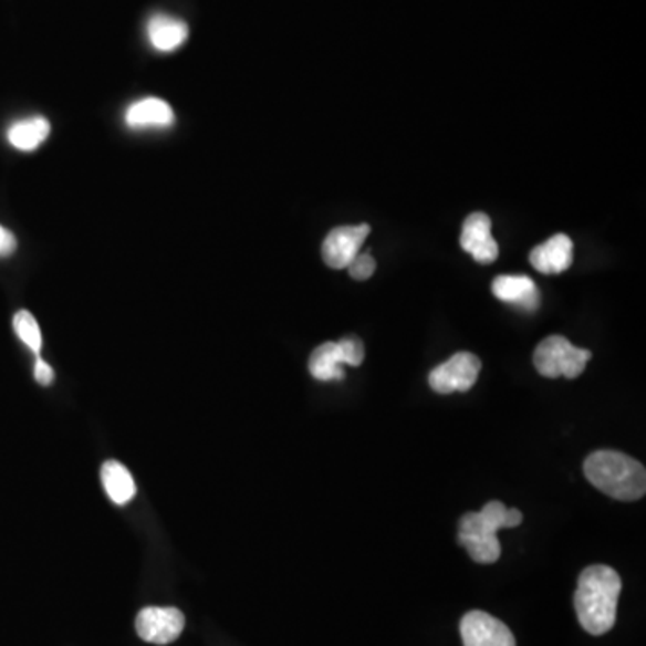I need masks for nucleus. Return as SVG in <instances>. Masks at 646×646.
Wrapping results in <instances>:
<instances>
[{"mask_svg": "<svg viewBox=\"0 0 646 646\" xmlns=\"http://www.w3.org/2000/svg\"><path fill=\"white\" fill-rule=\"evenodd\" d=\"M622 579L608 565H590L582 571L575 593V611L585 633L604 636L616 623Z\"/></svg>", "mask_w": 646, "mask_h": 646, "instance_id": "f257e3e1", "label": "nucleus"}, {"mask_svg": "<svg viewBox=\"0 0 646 646\" xmlns=\"http://www.w3.org/2000/svg\"><path fill=\"white\" fill-rule=\"evenodd\" d=\"M523 523V513L507 509L501 501H489L481 512L466 513L458 527V542L478 564H494L501 556L498 532Z\"/></svg>", "mask_w": 646, "mask_h": 646, "instance_id": "f03ea898", "label": "nucleus"}, {"mask_svg": "<svg viewBox=\"0 0 646 646\" xmlns=\"http://www.w3.org/2000/svg\"><path fill=\"white\" fill-rule=\"evenodd\" d=\"M591 485L618 501H636L646 492L645 467L618 451H596L584 461Z\"/></svg>", "mask_w": 646, "mask_h": 646, "instance_id": "7ed1b4c3", "label": "nucleus"}, {"mask_svg": "<svg viewBox=\"0 0 646 646\" xmlns=\"http://www.w3.org/2000/svg\"><path fill=\"white\" fill-rule=\"evenodd\" d=\"M591 357V351L571 345L570 340L564 336H550L542 340L533 352V365L541 376L550 379L561 376L576 379L584 374Z\"/></svg>", "mask_w": 646, "mask_h": 646, "instance_id": "20e7f679", "label": "nucleus"}, {"mask_svg": "<svg viewBox=\"0 0 646 646\" xmlns=\"http://www.w3.org/2000/svg\"><path fill=\"white\" fill-rule=\"evenodd\" d=\"M365 360V347L360 337L347 336L340 342H327L314 348L310 357V372L314 379L342 381V365L360 366Z\"/></svg>", "mask_w": 646, "mask_h": 646, "instance_id": "39448f33", "label": "nucleus"}, {"mask_svg": "<svg viewBox=\"0 0 646 646\" xmlns=\"http://www.w3.org/2000/svg\"><path fill=\"white\" fill-rule=\"evenodd\" d=\"M481 372L480 357L471 352H458L429 374V386L437 394L469 392Z\"/></svg>", "mask_w": 646, "mask_h": 646, "instance_id": "423d86ee", "label": "nucleus"}, {"mask_svg": "<svg viewBox=\"0 0 646 646\" xmlns=\"http://www.w3.org/2000/svg\"><path fill=\"white\" fill-rule=\"evenodd\" d=\"M186 618L175 607H146L138 613L135 628L144 642L153 645H169L180 637Z\"/></svg>", "mask_w": 646, "mask_h": 646, "instance_id": "0eeeda50", "label": "nucleus"}, {"mask_svg": "<svg viewBox=\"0 0 646 646\" xmlns=\"http://www.w3.org/2000/svg\"><path fill=\"white\" fill-rule=\"evenodd\" d=\"M460 634L463 646H515L512 631L483 611L466 614L461 618Z\"/></svg>", "mask_w": 646, "mask_h": 646, "instance_id": "6e6552de", "label": "nucleus"}, {"mask_svg": "<svg viewBox=\"0 0 646 646\" xmlns=\"http://www.w3.org/2000/svg\"><path fill=\"white\" fill-rule=\"evenodd\" d=\"M368 233H371L368 225L337 227L331 230L322 244L323 261L333 270H345L362 250Z\"/></svg>", "mask_w": 646, "mask_h": 646, "instance_id": "1a4fd4ad", "label": "nucleus"}, {"mask_svg": "<svg viewBox=\"0 0 646 646\" xmlns=\"http://www.w3.org/2000/svg\"><path fill=\"white\" fill-rule=\"evenodd\" d=\"M461 248L475 257L480 264H490L499 256L498 242L492 238V221L483 212L469 216L461 230Z\"/></svg>", "mask_w": 646, "mask_h": 646, "instance_id": "9d476101", "label": "nucleus"}, {"mask_svg": "<svg viewBox=\"0 0 646 646\" xmlns=\"http://www.w3.org/2000/svg\"><path fill=\"white\" fill-rule=\"evenodd\" d=\"M530 262L544 275H556L573 264V241L565 233H556L530 253Z\"/></svg>", "mask_w": 646, "mask_h": 646, "instance_id": "9b49d317", "label": "nucleus"}, {"mask_svg": "<svg viewBox=\"0 0 646 646\" xmlns=\"http://www.w3.org/2000/svg\"><path fill=\"white\" fill-rule=\"evenodd\" d=\"M492 293L504 304L518 305L524 311L539 308V291L535 282L527 275H501L492 282Z\"/></svg>", "mask_w": 646, "mask_h": 646, "instance_id": "f8f14e48", "label": "nucleus"}, {"mask_svg": "<svg viewBox=\"0 0 646 646\" xmlns=\"http://www.w3.org/2000/svg\"><path fill=\"white\" fill-rule=\"evenodd\" d=\"M189 37L186 22L167 14H155L148 22V39L153 48L160 53H173L184 45Z\"/></svg>", "mask_w": 646, "mask_h": 646, "instance_id": "ddd939ff", "label": "nucleus"}, {"mask_svg": "<svg viewBox=\"0 0 646 646\" xmlns=\"http://www.w3.org/2000/svg\"><path fill=\"white\" fill-rule=\"evenodd\" d=\"M126 123L132 128H152V126L167 128L175 123V112L166 101L148 97L129 106L126 112Z\"/></svg>", "mask_w": 646, "mask_h": 646, "instance_id": "4468645a", "label": "nucleus"}, {"mask_svg": "<svg viewBox=\"0 0 646 646\" xmlns=\"http://www.w3.org/2000/svg\"><path fill=\"white\" fill-rule=\"evenodd\" d=\"M101 481L115 504H126L137 494L134 478L119 461L110 460L101 467Z\"/></svg>", "mask_w": 646, "mask_h": 646, "instance_id": "2eb2a0df", "label": "nucleus"}, {"mask_svg": "<svg viewBox=\"0 0 646 646\" xmlns=\"http://www.w3.org/2000/svg\"><path fill=\"white\" fill-rule=\"evenodd\" d=\"M51 134V124L45 117H31L11 126L8 140L20 152H33Z\"/></svg>", "mask_w": 646, "mask_h": 646, "instance_id": "dca6fc26", "label": "nucleus"}, {"mask_svg": "<svg viewBox=\"0 0 646 646\" xmlns=\"http://www.w3.org/2000/svg\"><path fill=\"white\" fill-rule=\"evenodd\" d=\"M14 333L39 356L42 351V333L40 325L29 311H19L13 319Z\"/></svg>", "mask_w": 646, "mask_h": 646, "instance_id": "f3484780", "label": "nucleus"}, {"mask_svg": "<svg viewBox=\"0 0 646 646\" xmlns=\"http://www.w3.org/2000/svg\"><path fill=\"white\" fill-rule=\"evenodd\" d=\"M348 275L354 279V281H366V279H371L374 275V271H376V261H374V257L371 256V252L366 253H357L354 257V261L351 262L347 267Z\"/></svg>", "mask_w": 646, "mask_h": 646, "instance_id": "a211bd4d", "label": "nucleus"}, {"mask_svg": "<svg viewBox=\"0 0 646 646\" xmlns=\"http://www.w3.org/2000/svg\"><path fill=\"white\" fill-rule=\"evenodd\" d=\"M34 377H37V381L43 386H49L53 383V368H51L48 363L43 362L42 357H39V360H37V365H34Z\"/></svg>", "mask_w": 646, "mask_h": 646, "instance_id": "6ab92c4d", "label": "nucleus"}, {"mask_svg": "<svg viewBox=\"0 0 646 646\" xmlns=\"http://www.w3.org/2000/svg\"><path fill=\"white\" fill-rule=\"evenodd\" d=\"M17 250V238L0 225V257H8Z\"/></svg>", "mask_w": 646, "mask_h": 646, "instance_id": "aec40b11", "label": "nucleus"}]
</instances>
